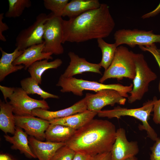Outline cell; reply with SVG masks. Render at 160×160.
Listing matches in <instances>:
<instances>
[{
  "label": "cell",
  "mask_w": 160,
  "mask_h": 160,
  "mask_svg": "<svg viewBox=\"0 0 160 160\" xmlns=\"http://www.w3.org/2000/svg\"><path fill=\"white\" fill-rule=\"evenodd\" d=\"M109 6L101 4L97 9L87 11L68 20L63 19V44L79 43L108 36L115 28Z\"/></svg>",
  "instance_id": "1"
},
{
  "label": "cell",
  "mask_w": 160,
  "mask_h": 160,
  "mask_svg": "<svg viewBox=\"0 0 160 160\" xmlns=\"http://www.w3.org/2000/svg\"><path fill=\"white\" fill-rule=\"evenodd\" d=\"M115 125L107 120L93 119L76 130L65 143L75 152L90 156L111 152L116 134Z\"/></svg>",
  "instance_id": "2"
},
{
  "label": "cell",
  "mask_w": 160,
  "mask_h": 160,
  "mask_svg": "<svg viewBox=\"0 0 160 160\" xmlns=\"http://www.w3.org/2000/svg\"><path fill=\"white\" fill-rule=\"evenodd\" d=\"M157 99V97L154 96L152 100H148L140 108L128 109L118 106L112 109L98 111L97 115L99 117H106L109 119L116 118L119 119L124 116L133 117L142 123V125L140 124L139 126V129L145 130L147 137L151 140L156 141L159 138L155 130L149 124L148 121L151 113L153 111L154 104Z\"/></svg>",
  "instance_id": "3"
},
{
  "label": "cell",
  "mask_w": 160,
  "mask_h": 160,
  "mask_svg": "<svg viewBox=\"0 0 160 160\" xmlns=\"http://www.w3.org/2000/svg\"><path fill=\"white\" fill-rule=\"evenodd\" d=\"M57 86L60 87L62 92H71L77 96H81L84 90L97 92L104 89H111L118 92L123 97L128 98V94L132 89L133 85L124 86L119 84H104L95 81H91L73 77L65 78L60 76Z\"/></svg>",
  "instance_id": "4"
},
{
  "label": "cell",
  "mask_w": 160,
  "mask_h": 160,
  "mask_svg": "<svg viewBox=\"0 0 160 160\" xmlns=\"http://www.w3.org/2000/svg\"><path fill=\"white\" fill-rule=\"evenodd\" d=\"M134 52L122 45L117 48L114 59L111 65L100 79L103 83L111 78L118 80L126 78L133 80L136 73V66L134 58Z\"/></svg>",
  "instance_id": "5"
},
{
  "label": "cell",
  "mask_w": 160,
  "mask_h": 160,
  "mask_svg": "<svg viewBox=\"0 0 160 160\" xmlns=\"http://www.w3.org/2000/svg\"><path fill=\"white\" fill-rule=\"evenodd\" d=\"M136 73L133 79V87L128 97V102L132 103L141 100L148 90L150 83L157 78L156 74L149 67L143 55L134 53Z\"/></svg>",
  "instance_id": "6"
},
{
  "label": "cell",
  "mask_w": 160,
  "mask_h": 160,
  "mask_svg": "<svg viewBox=\"0 0 160 160\" xmlns=\"http://www.w3.org/2000/svg\"><path fill=\"white\" fill-rule=\"evenodd\" d=\"M115 43L118 47L126 44L133 48L137 45L140 47L149 46L155 43L160 44V34H156L152 30L146 31L137 29H122L116 31L114 34Z\"/></svg>",
  "instance_id": "7"
},
{
  "label": "cell",
  "mask_w": 160,
  "mask_h": 160,
  "mask_svg": "<svg viewBox=\"0 0 160 160\" xmlns=\"http://www.w3.org/2000/svg\"><path fill=\"white\" fill-rule=\"evenodd\" d=\"M63 20L62 17L56 16L52 12L51 17L45 22L43 36L44 43L43 52H50L55 55L63 53Z\"/></svg>",
  "instance_id": "8"
},
{
  "label": "cell",
  "mask_w": 160,
  "mask_h": 160,
  "mask_svg": "<svg viewBox=\"0 0 160 160\" xmlns=\"http://www.w3.org/2000/svg\"><path fill=\"white\" fill-rule=\"evenodd\" d=\"M51 14L52 13L48 15L44 13L39 14L32 24L22 30L16 38V48L23 51L31 46L43 43L44 24Z\"/></svg>",
  "instance_id": "9"
},
{
  "label": "cell",
  "mask_w": 160,
  "mask_h": 160,
  "mask_svg": "<svg viewBox=\"0 0 160 160\" xmlns=\"http://www.w3.org/2000/svg\"><path fill=\"white\" fill-rule=\"evenodd\" d=\"M9 98V103L12 107L13 113L17 116L32 115V111L35 109L48 110L50 108L44 100H38L31 97L21 88L15 87L13 93Z\"/></svg>",
  "instance_id": "10"
},
{
  "label": "cell",
  "mask_w": 160,
  "mask_h": 160,
  "mask_svg": "<svg viewBox=\"0 0 160 160\" xmlns=\"http://www.w3.org/2000/svg\"><path fill=\"white\" fill-rule=\"evenodd\" d=\"M85 97L87 110L97 112L107 105L113 106L116 103L124 105L126 101V98L118 92L111 89L101 90L95 94L87 93Z\"/></svg>",
  "instance_id": "11"
},
{
  "label": "cell",
  "mask_w": 160,
  "mask_h": 160,
  "mask_svg": "<svg viewBox=\"0 0 160 160\" xmlns=\"http://www.w3.org/2000/svg\"><path fill=\"white\" fill-rule=\"evenodd\" d=\"M139 151L137 142L129 141L124 128L116 130L115 140L110 152L111 160H125L135 156Z\"/></svg>",
  "instance_id": "12"
},
{
  "label": "cell",
  "mask_w": 160,
  "mask_h": 160,
  "mask_svg": "<svg viewBox=\"0 0 160 160\" xmlns=\"http://www.w3.org/2000/svg\"><path fill=\"white\" fill-rule=\"evenodd\" d=\"M14 115L16 126L24 129L30 136L43 141L45 139V132L50 124L49 121L32 115Z\"/></svg>",
  "instance_id": "13"
},
{
  "label": "cell",
  "mask_w": 160,
  "mask_h": 160,
  "mask_svg": "<svg viewBox=\"0 0 160 160\" xmlns=\"http://www.w3.org/2000/svg\"><path fill=\"white\" fill-rule=\"evenodd\" d=\"M68 55L70 59L69 65L60 76L70 78L86 72L102 74L100 71L102 67L100 63L97 64L90 63L85 58L79 57L73 52H69Z\"/></svg>",
  "instance_id": "14"
},
{
  "label": "cell",
  "mask_w": 160,
  "mask_h": 160,
  "mask_svg": "<svg viewBox=\"0 0 160 160\" xmlns=\"http://www.w3.org/2000/svg\"><path fill=\"white\" fill-rule=\"evenodd\" d=\"M87 110V99L85 97L70 107L55 111H50L41 108L33 110L32 115L48 121L67 117Z\"/></svg>",
  "instance_id": "15"
},
{
  "label": "cell",
  "mask_w": 160,
  "mask_h": 160,
  "mask_svg": "<svg viewBox=\"0 0 160 160\" xmlns=\"http://www.w3.org/2000/svg\"><path fill=\"white\" fill-rule=\"evenodd\" d=\"M44 48V42L31 46L23 50V53L13 62L15 65H23L27 70L34 62L43 60H52V54L43 52Z\"/></svg>",
  "instance_id": "16"
},
{
  "label": "cell",
  "mask_w": 160,
  "mask_h": 160,
  "mask_svg": "<svg viewBox=\"0 0 160 160\" xmlns=\"http://www.w3.org/2000/svg\"><path fill=\"white\" fill-rule=\"evenodd\" d=\"M28 139L32 150L39 160H50L56 151L65 145L64 143L43 142L31 136Z\"/></svg>",
  "instance_id": "17"
},
{
  "label": "cell",
  "mask_w": 160,
  "mask_h": 160,
  "mask_svg": "<svg viewBox=\"0 0 160 160\" xmlns=\"http://www.w3.org/2000/svg\"><path fill=\"white\" fill-rule=\"evenodd\" d=\"M4 137L5 140L12 144V149L19 150L28 158H36L30 146L28 134L21 128L16 126L13 136L6 134Z\"/></svg>",
  "instance_id": "18"
},
{
  "label": "cell",
  "mask_w": 160,
  "mask_h": 160,
  "mask_svg": "<svg viewBox=\"0 0 160 160\" xmlns=\"http://www.w3.org/2000/svg\"><path fill=\"white\" fill-rule=\"evenodd\" d=\"M97 115V112L87 110L81 113L65 117L54 119L49 121L50 124L64 125L76 130L94 119Z\"/></svg>",
  "instance_id": "19"
},
{
  "label": "cell",
  "mask_w": 160,
  "mask_h": 160,
  "mask_svg": "<svg viewBox=\"0 0 160 160\" xmlns=\"http://www.w3.org/2000/svg\"><path fill=\"white\" fill-rule=\"evenodd\" d=\"M100 4L98 0H72L66 4L62 16L73 18L87 11L97 8Z\"/></svg>",
  "instance_id": "20"
},
{
  "label": "cell",
  "mask_w": 160,
  "mask_h": 160,
  "mask_svg": "<svg viewBox=\"0 0 160 160\" xmlns=\"http://www.w3.org/2000/svg\"><path fill=\"white\" fill-rule=\"evenodd\" d=\"M1 53L0 59V81H3L9 74L21 70L24 68L23 65H15L13 64L14 61L23 52L16 48L14 51L8 53L4 51L2 47H0Z\"/></svg>",
  "instance_id": "21"
},
{
  "label": "cell",
  "mask_w": 160,
  "mask_h": 160,
  "mask_svg": "<svg viewBox=\"0 0 160 160\" xmlns=\"http://www.w3.org/2000/svg\"><path fill=\"white\" fill-rule=\"evenodd\" d=\"M76 130L64 125L50 124L45 132V140L47 141L65 143Z\"/></svg>",
  "instance_id": "22"
},
{
  "label": "cell",
  "mask_w": 160,
  "mask_h": 160,
  "mask_svg": "<svg viewBox=\"0 0 160 160\" xmlns=\"http://www.w3.org/2000/svg\"><path fill=\"white\" fill-rule=\"evenodd\" d=\"M0 129L6 134L14 135L16 125L13 109L8 102L0 101Z\"/></svg>",
  "instance_id": "23"
},
{
  "label": "cell",
  "mask_w": 160,
  "mask_h": 160,
  "mask_svg": "<svg viewBox=\"0 0 160 160\" xmlns=\"http://www.w3.org/2000/svg\"><path fill=\"white\" fill-rule=\"evenodd\" d=\"M48 60H43L36 61L28 69L31 77L34 79L39 84H41L42 76L46 70L50 69H56L62 64L63 61L59 58L53 61L48 62Z\"/></svg>",
  "instance_id": "24"
},
{
  "label": "cell",
  "mask_w": 160,
  "mask_h": 160,
  "mask_svg": "<svg viewBox=\"0 0 160 160\" xmlns=\"http://www.w3.org/2000/svg\"><path fill=\"white\" fill-rule=\"evenodd\" d=\"M21 88L28 95L36 94L40 95L43 100L48 98L58 99V95L52 94L43 90L39 83L31 77L22 79L20 82Z\"/></svg>",
  "instance_id": "25"
},
{
  "label": "cell",
  "mask_w": 160,
  "mask_h": 160,
  "mask_svg": "<svg viewBox=\"0 0 160 160\" xmlns=\"http://www.w3.org/2000/svg\"><path fill=\"white\" fill-rule=\"evenodd\" d=\"M97 40L98 47L102 52V58L100 63L106 70L111 65L114 59L117 47L115 43H108L103 39H99Z\"/></svg>",
  "instance_id": "26"
},
{
  "label": "cell",
  "mask_w": 160,
  "mask_h": 160,
  "mask_svg": "<svg viewBox=\"0 0 160 160\" xmlns=\"http://www.w3.org/2000/svg\"><path fill=\"white\" fill-rule=\"evenodd\" d=\"M9 8L5 16L7 18H16L21 15L25 9L30 7V0H8Z\"/></svg>",
  "instance_id": "27"
},
{
  "label": "cell",
  "mask_w": 160,
  "mask_h": 160,
  "mask_svg": "<svg viewBox=\"0 0 160 160\" xmlns=\"http://www.w3.org/2000/svg\"><path fill=\"white\" fill-rule=\"evenodd\" d=\"M68 2V0H44V5L46 9L51 11L55 16L62 17L63 10Z\"/></svg>",
  "instance_id": "28"
},
{
  "label": "cell",
  "mask_w": 160,
  "mask_h": 160,
  "mask_svg": "<svg viewBox=\"0 0 160 160\" xmlns=\"http://www.w3.org/2000/svg\"><path fill=\"white\" fill-rule=\"evenodd\" d=\"M76 152L66 145L59 148L50 160H72Z\"/></svg>",
  "instance_id": "29"
},
{
  "label": "cell",
  "mask_w": 160,
  "mask_h": 160,
  "mask_svg": "<svg viewBox=\"0 0 160 160\" xmlns=\"http://www.w3.org/2000/svg\"><path fill=\"white\" fill-rule=\"evenodd\" d=\"M155 141L153 145L150 147L151 153L150 160H160V138H159Z\"/></svg>",
  "instance_id": "30"
},
{
  "label": "cell",
  "mask_w": 160,
  "mask_h": 160,
  "mask_svg": "<svg viewBox=\"0 0 160 160\" xmlns=\"http://www.w3.org/2000/svg\"><path fill=\"white\" fill-rule=\"evenodd\" d=\"M153 120L156 124H160V99L155 102L153 107Z\"/></svg>",
  "instance_id": "31"
},
{
  "label": "cell",
  "mask_w": 160,
  "mask_h": 160,
  "mask_svg": "<svg viewBox=\"0 0 160 160\" xmlns=\"http://www.w3.org/2000/svg\"><path fill=\"white\" fill-rule=\"evenodd\" d=\"M4 13L0 14V40L2 41L5 42L7 40L5 36L3 34V33L8 30L9 27L5 23H4L2 21L4 18Z\"/></svg>",
  "instance_id": "32"
},
{
  "label": "cell",
  "mask_w": 160,
  "mask_h": 160,
  "mask_svg": "<svg viewBox=\"0 0 160 160\" xmlns=\"http://www.w3.org/2000/svg\"><path fill=\"white\" fill-rule=\"evenodd\" d=\"M88 160H111V153L106 152L91 156Z\"/></svg>",
  "instance_id": "33"
},
{
  "label": "cell",
  "mask_w": 160,
  "mask_h": 160,
  "mask_svg": "<svg viewBox=\"0 0 160 160\" xmlns=\"http://www.w3.org/2000/svg\"><path fill=\"white\" fill-rule=\"evenodd\" d=\"M15 89V87H7L0 85V89L3 94L5 102H7V99L9 98L13 94Z\"/></svg>",
  "instance_id": "34"
},
{
  "label": "cell",
  "mask_w": 160,
  "mask_h": 160,
  "mask_svg": "<svg viewBox=\"0 0 160 160\" xmlns=\"http://www.w3.org/2000/svg\"><path fill=\"white\" fill-rule=\"evenodd\" d=\"M160 13V2L157 7L153 10L146 13L142 16L141 18L146 19L153 17L158 15Z\"/></svg>",
  "instance_id": "35"
},
{
  "label": "cell",
  "mask_w": 160,
  "mask_h": 160,
  "mask_svg": "<svg viewBox=\"0 0 160 160\" xmlns=\"http://www.w3.org/2000/svg\"><path fill=\"white\" fill-rule=\"evenodd\" d=\"M91 156L85 153L76 152L72 160H88Z\"/></svg>",
  "instance_id": "36"
},
{
  "label": "cell",
  "mask_w": 160,
  "mask_h": 160,
  "mask_svg": "<svg viewBox=\"0 0 160 160\" xmlns=\"http://www.w3.org/2000/svg\"><path fill=\"white\" fill-rule=\"evenodd\" d=\"M155 57L158 64L160 69V50L156 48L151 49L150 52ZM159 90L160 93V81L159 86Z\"/></svg>",
  "instance_id": "37"
},
{
  "label": "cell",
  "mask_w": 160,
  "mask_h": 160,
  "mask_svg": "<svg viewBox=\"0 0 160 160\" xmlns=\"http://www.w3.org/2000/svg\"><path fill=\"white\" fill-rule=\"evenodd\" d=\"M0 160H14L9 154L1 153L0 155Z\"/></svg>",
  "instance_id": "38"
},
{
  "label": "cell",
  "mask_w": 160,
  "mask_h": 160,
  "mask_svg": "<svg viewBox=\"0 0 160 160\" xmlns=\"http://www.w3.org/2000/svg\"><path fill=\"white\" fill-rule=\"evenodd\" d=\"M125 160H138V159L135 156H134L127 159Z\"/></svg>",
  "instance_id": "39"
}]
</instances>
